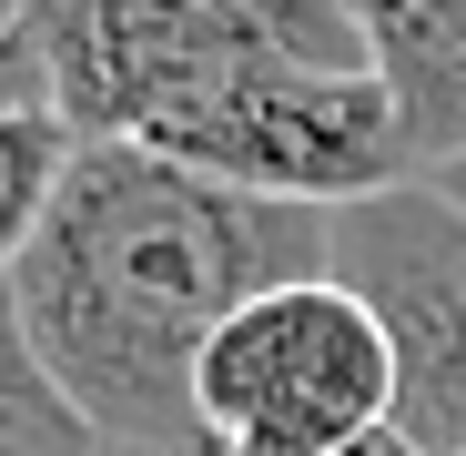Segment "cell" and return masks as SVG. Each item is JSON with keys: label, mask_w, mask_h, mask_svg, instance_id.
I'll use <instances>...</instances> for the list:
<instances>
[{"label": "cell", "mask_w": 466, "mask_h": 456, "mask_svg": "<svg viewBox=\"0 0 466 456\" xmlns=\"http://www.w3.org/2000/svg\"><path fill=\"white\" fill-rule=\"evenodd\" d=\"M335 274V213L233 193L142 142H82L11 274L21 335L112 456H213L193 375L244 304Z\"/></svg>", "instance_id": "1"}, {"label": "cell", "mask_w": 466, "mask_h": 456, "mask_svg": "<svg viewBox=\"0 0 466 456\" xmlns=\"http://www.w3.org/2000/svg\"><path fill=\"white\" fill-rule=\"evenodd\" d=\"M51 112L274 203L426 183L345 0H41Z\"/></svg>", "instance_id": "2"}, {"label": "cell", "mask_w": 466, "mask_h": 456, "mask_svg": "<svg viewBox=\"0 0 466 456\" xmlns=\"http://www.w3.org/2000/svg\"><path fill=\"white\" fill-rule=\"evenodd\" d=\"M396 335L345 274L244 304L193 375L213 456H365L396 436Z\"/></svg>", "instance_id": "3"}, {"label": "cell", "mask_w": 466, "mask_h": 456, "mask_svg": "<svg viewBox=\"0 0 466 456\" xmlns=\"http://www.w3.org/2000/svg\"><path fill=\"white\" fill-rule=\"evenodd\" d=\"M335 274L396 335V446L466 456V213L436 183H396L335 213Z\"/></svg>", "instance_id": "4"}, {"label": "cell", "mask_w": 466, "mask_h": 456, "mask_svg": "<svg viewBox=\"0 0 466 456\" xmlns=\"http://www.w3.org/2000/svg\"><path fill=\"white\" fill-rule=\"evenodd\" d=\"M385 92H396L406 152L436 183L446 163H466V0H345Z\"/></svg>", "instance_id": "5"}, {"label": "cell", "mask_w": 466, "mask_h": 456, "mask_svg": "<svg viewBox=\"0 0 466 456\" xmlns=\"http://www.w3.org/2000/svg\"><path fill=\"white\" fill-rule=\"evenodd\" d=\"M0 456H112L102 426L71 406V396H61V375L31 355L11 284H0Z\"/></svg>", "instance_id": "6"}, {"label": "cell", "mask_w": 466, "mask_h": 456, "mask_svg": "<svg viewBox=\"0 0 466 456\" xmlns=\"http://www.w3.org/2000/svg\"><path fill=\"white\" fill-rule=\"evenodd\" d=\"M71 152H82V132L61 112H0V284L41 244V223H51V203L71 183Z\"/></svg>", "instance_id": "7"}, {"label": "cell", "mask_w": 466, "mask_h": 456, "mask_svg": "<svg viewBox=\"0 0 466 456\" xmlns=\"http://www.w3.org/2000/svg\"><path fill=\"white\" fill-rule=\"evenodd\" d=\"M0 112H51V41H41V0H0Z\"/></svg>", "instance_id": "8"}, {"label": "cell", "mask_w": 466, "mask_h": 456, "mask_svg": "<svg viewBox=\"0 0 466 456\" xmlns=\"http://www.w3.org/2000/svg\"><path fill=\"white\" fill-rule=\"evenodd\" d=\"M436 193H446V203L466 213V163H446V173H436Z\"/></svg>", "instance_id": "9"}]
</instances>
